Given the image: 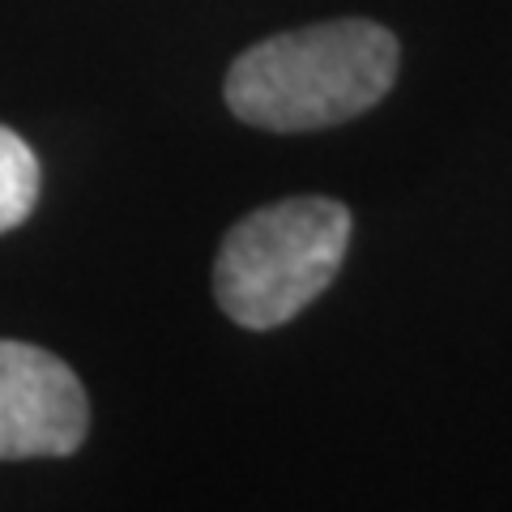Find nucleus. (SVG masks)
Instances as JSON below:
<instances>
[{
  "instance_id": "nucleus-2",
  "label": "nucleus",
  "mask_w": 512,
  "mask_h": 512,
  "mask_svg": "<svg viewBox=\"0 0 512 512\" xmlns=\"http://www.w3.org/2000/svg\"><path fill=\"white\" fill-rule=\"evenodd\" d=\"M350 210L329 197H291L227 231L214 261L218 308L244 329H278L338 278Z\"/></svg>"
},
{
  "instance_id": "nucleus-1",
  "label": "nucleus",
  "mask_w": 512,
  "mask_h": 512,
  "mask_svg": "<svg viewBox=\"0 0 512 512\" xmlns=\"http://www.w3.org/2000/svg\"><path fill=\"white\" fill-rule=\"evenodd\" d=\"M393 30L363 18L303 26L248 47L227 73V107L252 128L312 133L372 111L397 77Z\"/></svg>"
},
{
  "instance_id": "nucleus-3",
  "label": "nucleus",
  "mask_w": 512,
  "mask_h": 512,
  "mask_svg": "<svg viewBox=\"0 0 512 512\" xmlns=\"http://www.w3.org/2000/svg\"><path fill=\"white\" fill-rule=\"evenodd\" d=\"M86 427L90 402L69 363L26 342H0V461L69 457Z\"/></svg>"
},
{
  "instance_id": "nucleus-4",
  "label": "nucleus",
  "mask_w": 512,
  "mask_h": 512,
  "mask_svg": "<svg viewBox=\"0 0 512 512\" xmlns=\"http://www.w3.org/2000/svg\"><path fill=\"white\" fill-rule=\"evenodd\" d=\"M39 201V158L13 128L0 124V235L22 227Z\"/></svg>"
}]
</instances>
